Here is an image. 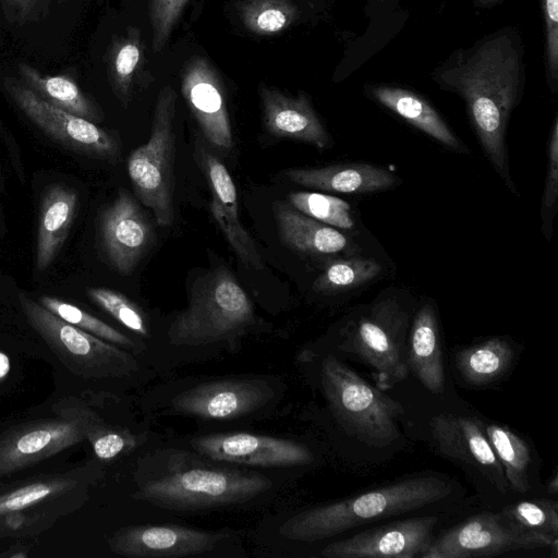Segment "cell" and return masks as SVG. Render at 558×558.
<instances>
[{
	"label": "cell",
	"mask_w": 558,
	"mask_h": 558,
	"mask_svg": "<svg viewBox=\"0 0 558 558\" xmlns=\"http://www.w3.org/2000/svg\"><path fill=\"white\" fill-rule=\"evenodd\" d=\"M524 80L522 51L508 29L490 34L437 69L435 81L466 104L471 124L496 171L513 189L506 133Z\"/></svg>",
	"instance_id": "6da1fadb"
},
{
	"label": "cell",
	"mask_w": 558,
	"mask_h": 558,
	"mask_svg": "<svg viewBox=\"0 0 558 558\" xmlns=\"http://www.w3.org/2000/svg\"><path fill=\"white\" fill-rule=\"evenodd\" d=\"M451 492V485L438 477H411L298 512L282 523L280 533L291 541H319L378 519L423 508L445 499Z\"/></svg>",
	"instance_id": "7a4b0ae2"
},
{
	"label": "cell",
	"mask_w": 558,
	"mask_h": 558,
	"mask_svg": "<svg viewBox=\"0 0 558 558\" xmlns=\"http://www.w3.org/2000/svg\"><path fill=\"white\" fill-rule=\"evenodd\" d=\"M257 324L251 299L233 274L221 266L193 284L187 307L167 331L171 345H232Z\"/></svg>",
	"instance_id": "3957f363"
},
{
	"label": "cell",
	"mask_w": 558,
	"mask_h": 558,
	"mask_svg": "<svg viewBox=\"0 0 558 558\" xmlns=\"http://www.w3.org/2000/svg\"><path fill=\"white\" fill-rule=\"evenodd\" d=\"M265 475L236 468L185 464L168 460L163 471L146 477L136 494L171 510H203L242 505L268 492Z\"/></svg>",
	"instance_id": "277c9868"
},
{
	"label": "cell",
	"mask_w": 558,
	"mask_h": 558,
	"mask_svg": "<svg viewBox=\"0 0 558 558\" xmlns=\"http://www.w3.org/2000/svg\"><path fill=\"white\" fill-rule=\"evenodd\" d=\"M326 401L341 426L366 445L387 446L400 436L402 405L371 385L333 354H326L318 368Z\"/></svg>",
	"instance_id": "5b68a950"
},
{
	"label": "cell",
	"mask_w": 558,
	"mask_h": 558,
	"mask_svg": "<svg viewBox=\"0 0 558 558\" xmlns=\"http://www.w3.org/2000/svg\"><path fill=\"white\" fill-rule=\"evenodd\" d=\"M19 302L29 326L75 375L122 379L140 372L134 353L66 323L25 293Z\"/></svg>",
	"instance_id": "8992f818"
},
{
	"label": "cell",
	"mask_w": 558,
	"mask_h": 558,
	"mask_svg": "<svg viewBox=\"0 0 558 558\" xmlns=\"http://www.w3.org/2000/svg\"><path fill=\"white\" fill-rule=\"evenodd\" d=\"M409 313L392 299L372 304L347 325L340 350L357 356L371 369L376 387L387 390L409 375L405 336Z\"/></svg>",
	"instance_id": "52a82bcc"
},
{
	"label": "cell",
	"mask_w": 558,
	"mask_h": 558,
	"mask_svg": "<svg viewBox=\"0 0 558 558\" xmlns=\"http://www.w3.org/2000/svg\"><path fill=\"white\" fill-rule=\"evenodd\" d=\"M177 94L166 85L157 96L150 135L128 159V173L140 202L151 209L158 225L168 227L174 219L173 165Z\"/></svg>",
	"instance_id": "ba28073f"
},
{
	"label": "cell",
	"mask_w": 558,
	"mask_h": 558,
	"mask_svg": "<svg viewBox=\"0 0 558 558\" xmlns=\"http://www.w3.org/2000/svg\"><path fill=\"white\" fill-rule=\"evenodd\" d=\"M281 395V384L265 376L205 379L170 392L162 413L202 421H235L269 410Z\"/></svg>",
	"instance_id": "9c48e42d"
},
{
	"label": "cell",
	"mask_w": 558,
	"mask_h": 558,
	"mask_svg": "<svg viewBox=\"0 0 558 558\" xmlns=\"http://www.w3.org/2000/svg\"><path fill=\"white\" fill-rule=\"evenodd\" d=\"M59 416L23 423L0 434V477L32 466L85 439L104 420L77 400Z\"/></svg>",
	"instance_id": "30bf717a"
},
{
	"label": "cell",
	"mask_w": 558,
	"mask_h": 558,
	"mask_svg": "<svg viewBox=\"0 0 558 558\" xmlns=\"http://www.w3.org/2000/svg\"><path fill=\"white\" fill-rule=\"evenodd\" d=\"M3 87L28 120L63 147L105 160H113L119 156L120 142L113 133L52 106L12 77L3 81Z\"/></svg>",
	"instance_id": "8fae6325"
},
{
	"label": "cell",
	"mask_w": 558,
	"mask_h": 558,
	"mask_svg": "<svg viewBox=\"0 0 558 558\" xmlns=\"http://www.w3.org/2000/svg\"><path fill=\"white\" fill-rule=\"evenodd\" d=\"M538 547H553L556 551L557 538L517 532L504 522L499 513L481 512L432 541L421 558L492 557Z\"/></svg>",
	"instance_id": "7c38bea8"
},
{
	"label": "cell",
	"mask_w": 558,
	"mask_h": 558,
	"mask_svg": "<svg viewBox=\"0 0 558 558\" xmlns=\"http://www.w3.org/2000/svg\"><path fill=\"white\" fill-rule=\"evenodd\" d=\"M190 446L218 462L258 468H291L308 464L313 453L299 441L246 432L195 436Z\"/></svg>",
	"instance_id": "4fadbf2b"
},
{
	"label": "cell",
	"mask_w": 558,
	"mask_h": 558,
	"mask_svg": "<svg viewBox=\"0 0 558 558\" xmlns=\"http://www.w3.org/2000/svg\"><path fill=\"white\" fill-rule=\"evenodd\" d=\"M226 530L207 531L174 524L132 525L108 541L112 553L131 558H172L207 555L231 541Z\"/></svg>",
	"instance_id": "5bb4252c"
},
{
	"label": "cell",
	"mask_w": 558,
	"mask_h": 558,
	"mask_svg": "<svg viewBox=\"0 0 558 558\" xmlns=\"http://www.w3.org/2000/svg\"><path fill=\"white\" fill-rule=\"evenodd\" d=\"M436 517L412 518L373 527L324 547L326 558H414L432 542Z\"/></svg>",
	"instance_id": "9a60e30c"
},
{
	"label": "cell",
	"mask_w": 558,
	"mask_h": 558,
	"mask_svg": "<svg viewBox=\"0 0 558 558\" xmlns=\"http://www.w3.org/2000/svg\"><path fill=\"white\" fill-rule=\"evenodd\" d=\"M181 92L207 142L230 150L233 135L222 82L206 58L194 56L185 63Z\"/></svg>",
	"instance_id": "2e32d148"
},
{
	"label": "cell",
	"mask_w": 558,
	"mask_h": 558,
	"mask_svg": "<svg viewBox=\"0 0 558 558\" xmlns=\"http://www.w3.org/2000/svg\"><path fill=\"white\" fill-rule=\"evenodd\" d=\"M100 240L107 259L123 275L135 268L151 244V225L128 191L120 190L105 208L100 219Z\"/></svg>",
	"instance_id": "e0dca14e"
},
{
	"label": "cell",
	"mask_w": 558,
	"mask_h": 558,
	"mask_svg": "<svg viewBox=\"0 0 558 558\" xmlns=\"http://www.w3.org/2000/svg\"><path fill=\"white\" fill-rule=\"evenodd\" d=\"M430 430L445 456L474 466L500 493L508 490L504 469L481 421L471 416L439 414L430 421Z\"/></svg>",
	"instance_id": "ac0fdd59"
},
{
	"label": "cell",
	"mask_w": 558,
	"mask_h": 558,
	"mask_svg": "<svg viewBox=\"0 0 558 558\" xmlns=\"http://www.w3.org/2000/svg\"><path fill=\"white\" fill-rule=\"evenodd\" d=\"M197 162L210 187V209L239 258L250 267L263 269L262 257L239 217L238 194L226 166L198 140L195 144Z\"/></svg>",
	"instance_id": "d6986e66"
},
{
	"label": "cell",
	"mask_w": 558,
	"mask_h": 558,
	"mask_svg": "<svg viewBox=\"0 0 558 558\" xmlns=\"http://www.w3.org/2000/svg\"><path fill=\"white\" fill-rule=\"evenodd\" d=\"M259 96L266 130L274 136L313 145L319 149L332 145L331 137L314 110L308 96H289L277 88L262 86Z\"/></svg>",
	"instance_id": "ffe728a7"
},
{
	"label": "cell",
	"mask_w": 558,
	"mask_h": 558,
	"mask_svg": "<svg viewBox=\"0 0 558 558\" xmlns=\"http://www.w3.org/2000/svg\"><path fill=\"white\" fill-rule=\"evenodd\" d=\"M284 175L304 187L348 194L385 191L400 182V179L387 169L364 162L292 168L286 170Z\"/></svg>",
	"instance_id": "44dd1931"
},
{
	"label": "cell",
	"mask_w": 558,
	"mask_h": 558,
	"mask_svg": "<svg viewBox=\"0 0 558 558\" xmlns=\"http://www.w3.org/2000/svg\"><path fill=\"white\" fill-rule=\"evenodd\" d=\"M76 192L62 183L48 186L41 195L35 266L45 271L62 248L77 208Z\"/></svg>",
	"instance_id": "7402d4cb"
},
{
	"label": "cell",
	"mask_w": 558,
	"mask_h": 558,
	"mask_svg": "<svg viewBox=\"0 0 558 558\" xmlns=\"http://www.w3.org/2000/svg\"><path fill=\"white\" fill-rule=\"evenodd\" d=\"M409 371L432 393L440 395L445 388V369L435 307L424 303L415 313L408 340Z\"/></svg>",
	"instance_id": "603a6c76"
},
{
	"label": "cell",
	"mask_w": 558,
	"mask_h": 558,
	"mask_svg": "<svg viewBox=\"0 0 558 558\" xmlns=\"http://www.w3.org/2000/svg\"><path fill=\"white\" fill-rule=\"evenodd\" d=\"M274 215L281 240L289 247L307 254L355 252L354 244L336 228L299 211L291 204L274 203Z\"/></svg>",
	"instance_id": "cb8c5ba5"
},
{
	"label": "cell",
	"mask_w": 558,
	"mask_h": 558,
	"mask_svg": "<svg viewBox=\"0 0 558 558\" xmlns=\"http://www.w3.org/2000/svg\"><path fill=\"white\" fill-rule=\"evenodd\" d=\"M369 94L377 102L442 145L454 150L464 149L441 116L422 96L408 89L385 85L371 87Z\"/></svg>",
	"instance_id": "d4e9b609"
},
{
	"label": "cell",
	"mask_w": 558,
	"mask_h": 558,
	"mask_svg": "<svg viewBox=\"0 0 558 558\" xmlns=\"http://www.w3.org/2000/svg\"><path fill=\"white\" fill-rule=\"evenodd\" d=\"M20 73L24 84L52 106L94 123L102 120L101 110L72 78L44 75L25 63L20 64Z\"/></svg>",
	"instance_id": "484cf974"
},
{
	"label": "cell",
	"mask_w": 558,
	"mask_h": 558,
	"mask_svg": "<svg viewBox=\"0 0 558 558\" xmlns=\"http://www.w3.org/2000/svg\"><path fill=\"white\" fill-rule=\"evenodd\" d=\"M88 470L39 475L16 483L0 492V518L24 511L52 498L61 497L77 488Z\"/></svg>",
	"instance_id": "4316f807"
},
{
	"label": "cell",
	"mask_w": 558,
	"mask_h": 558,
	"mask_svg": "<svg viewBox=\"0 0 558 558\" xmlns=\"http://www.w3.org/2000/svg\"><path fill=\"white\" fill-rule=\"evenodd\" d=\"M145 43L140 28L130 27L111 45L108 58V73L112 90L126 107L131 101L137 80L144 82Z\"/></svg>",
	"instance_id": "83f0119b"
},
{
	"label": "cell",
	"mask_w": 558,
	"mask_h": 558,
	"mask_svg": "<svg viewBox=\"0 0 558 558\" xmlns=\"http://www.w3.org/2000/svg\"><path fill=\"white\" fill-rule=\"evenodd\" d=\"M513 349L499 337L460 350L456 355L461 377L473 386H487L499 379L510 367Z\"/></svg>",
	"instance_id": "f1b7e54d"
},
{
	"label": "cell",
	"mask_w": 558,
	"mask_h": 558,
	"mask_svg": "<svg viewBox=\"0 0 558 558\" xmlns=\"http://www.w3.org/2000/svg\"><path fill=\"white\" fill-rule=\"evenodd\" d=\"M484 429L504 469L509 487L517 493L527 492L531 452L525 440L504 425H484Z\"/></svg>",
	"instance_id": "f546056e"
},
{
	"label": "cell",
	"mask_w": 558,
	"mask_h": 558,
	"mask_svg": "<svg viewBox=\"0 0 558 558\" xmlns=\"http://www.w3.org/2000/svg\"><path fill=\"white\" fill-rule=\"evenodd\" d=\"M38 302L66 323L128 350L135 355L142 354L146 348L143 341H134L131 337L72 303L49 295L39 296Z\"/></svg>",
	"instance_id": "4dcf8cb0"
},
{
	"label": "cell",
	"mask_w": 558,
	"mask_h": 558,
	"mask_svg": "<svg viewBox=\"0 0 558 558\" xmlns=\"http://www.w3.org/2000/svg\"><path fill=\"white\" fill-rule=\"evenodd\" d=\"M381 271V265L372 258L349 257L330 262L314 281V289L320 293H339L360 287Z\"/></svg>",
	"instance_id": "1f68e13d"
},
{
	"label": "cell",
	"mask_w": 558,
	"mask_h": 558,
	"mask_svg": "<svg viewBox=\"0 0 558 558\" xmlns=\"http://www.w3.org/2000/svg\"><path fill=\"white\" fill-rule=\"evenodd\" d=\"M504 522L520 533L558 537V505L548 499L525 500L509 505L498 512Z\"/></svg>",
	"instance_id": "d6a6232c"
},
{
	"label": "cell",
	"mask_w": 558,
	"mask_h": 558,
	"mask_svg": "<svg viewBox=\"0 0 558 558\" xmlns=\"http://www.w3.org/2000/svg\"><path fill=\"white\" fill-rule=\"evenodd\" d=\"M240 13L244 26L260 36L278 34L299 17V10L291 0H245Z\"/></svg>",
	"instance_id": "836d02e7"
},
{
	"label": "cell",
	"mask_w": 558,
	"mask_h": 558,
	"mask_svg": "<svg viewBox=\"0 0 558 558\" xmlns=\"http://www.w3.org/2000/svg\"><path fill=\"white\" fill-rule=\"evenodd\" d=\"M289 201L299 211L333 228L351 230L355 227L350 204L339 197L318 192H294L289 194Z\"/></svg>",
	"instance_id": "e575fe53"
},
{
	"label": "cell",
	"mask_w": 558,
	"mask_h": 558,
	"mask_svg": "<svg viewBox=\"0 0 558 558\" xmlns=\"http://www.w3.org/2000/svg\"><path fill=\"white\" fill-rule=\"evenodd\" d=\"M89 299L117 322L140 338H149L150 330L144 312L124 294L107 288H89Z\"/></svg>",
	"instance_id": "d590c367"
},
{
	"label": "cell",
	"mask_w": 558,
	"mask_h": 558,
	"mask_svg": "<svg viewBox=\"0 0 558 558\" xmlns=\"http://www.w3.org/2000/svg\"><path fill=\"white\" fill-rule=\"evenodd\" d=\"M95 456L101 461H110L135 449L142 436L132 434L128 428L111 426L102 421L88 433Z\"/></svg>",
	"instance_id": "8d00e7d4"
},
{
	"label": "cell",
	"mask_w": 558,
	"mask_h": 558,
	"mask_svg": "<svg viewBox=\"0 0 558 558\" xmlns=\"http://www.w3.org/2000/svg\"><path fill=\"white\" fill-rule=\"evenodd\" d=\"M547 172L542 199V230L549 241L558 199V118L554 119L547 144Z\"/></svg>",
	"instance_id": "74e56055"
},
{
	"label": "cell",
	"mask_w": 558,
	"mask_h": 558,
	"mask_svg": "<svg viewBox=\"0 0 558 558\" xmlns=\"http://www.w3.org/2000/svg\"><path fill=\"white\" fill-rule=\"evenodd\" d=\"M190 0H149L148 15L151 27V44L160 52Z\"/></svg>",
	"instance_id": "f35d334b"
},
{
	"label": "cell",
	"mask_w": 558,
	"mask_h": 558,
	"mask_svg": "<svg viewBox=\"0 0 558 558\" xmlns=\"http://www.w3.org/2000/svg\"><path fill=\"white\" fill-rule=\"evenodd\" d=\"M546 31V61L554 85L558 78V0H542Z\"/></svg>",
	"instance_id": "ab89813d"
},
{
	"label": "cell",
	"mask_w": 558,
	"mask_h": 558,
	"mask_svg": "<svg viewBox=\"0 0 558 558\" xmlns=\"http://www.w3.org/2000/svg\"><path fill=\"white\" fill-rule=\"evenodd\" d=\"M39 0H1L3 10L8 16L15 20H27Z\"/></svg>",
	"instance_id": "60d3db41"
},
{
	"label": "cell",
	"mask_w": 558,
	"mask_h": 558,
	"mask_svg": "<svg viewBox=\"0 0 558 558\" xmlns=\"http://www.w3.org/2000/svg\"><path fill=\"white\" fill-rule=\"evenodd\" d=\"M10 371V360L8 355L0 351V381L8 375Z\"/></svg>",
	"instance_id": "b9f144b4"
},
{
	"label": "cell",
	"mask_w": 558,
	"mask_h": 558,
	"mask_svg": "<svg viewBox=\"0 0 558 558\" xmlns=\"http://www.w3.org/2000/svg\"><path fill=\"white\" fill-rule=\"evenodd\" d=\"M474 1H475L476 7L486 8V7L495 5L499 2H501L502 0H474Z\"/></svg>",
	"instance_id": "7bdbcfd3"
},
{
	"label": "cell",
	"mask_w": 558,
	"mask_h": 558,
	"mask_svg": "<svg viewBox=\"0 0 558 558\" xmlns=\"http://www.w3.org/2000/svg\"><path fill=\"white\" fill-rule=\"evenodd\" d=\"M557 480H558V478H557V474H556V473H554V476H553V478L550 480L549 485H548V490H549L550 493H554V494H556V493H557V490H558Z\"/></svg>",
	"instance_id": "ee69618b"
}]
</instances>
